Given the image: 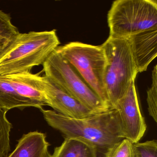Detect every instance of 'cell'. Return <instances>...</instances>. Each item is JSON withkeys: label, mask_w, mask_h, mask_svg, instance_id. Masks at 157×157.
<instances>
[{"label": "cell", "mask_w": 157, "mask_h": 157, "mask_svg": "<svg viewBox=\"0 0 157 157\" xmlns=\"http://www.w3.org/2000/svg\"><path fill=\"white\" fill-rule=\"evenodd\" d=\"M48 124L61 132L66 138L76 139L88 143L97 153L106 154L124 139L119 114L110 109L89 117L74 118L51 110L40 109Z\"/></svg>", "instance_id": "1"}, {"label": "cell", "mask_w": 157, "mask_h": 157, "mask_svg": "<svg viewBox=\"0 0 157 157\" xmlns=\"http://www.w3.org/2000/svg\"><path fill=\"white\" fill-rule=\"evenodd\" d=\"M60 44L56 30L20 33L0 57V76L30 72L43 65Z\"/></svg>", "instance_id": "2"}, {"label": "cell", "mask_w": 157, "mask_h": 157, "mask_svg": "<svg viewBox=\"0 0 157 157\" xmlns=\"http://www.w3.org/2000/svg\"><path fill=\"white\" fill-rule=\"evenodd\" d=\"M106 56L105 82L110 108L114 109L117 103L126 94L136 79L137 69L126 38L109 36L101 45Z\"/></svg>", "instance_id": "3"}, {"label": "cell", "mask_w": 157, "mask_h": 157, "mask_svg": "<svg viewBox=\"0 0 157 157\" xmlns=\"http://www.w3.org/2000/svg\"><path fill=\"white\" fill-rule=\"evenodd\" d=\"M109 36L126 38L157 28L156 0H117L107 14Z\"/></svg>", "instance_id": "4"}, {"label": "cell", "mask_w": 157, "mask_h": 157, "mask_svg": "<svg viewBox=\"0 0 157 157\" xmlns=\"http://www.w3.org/2000/svg\"><path fill=\"white\" fill-rule=\"evenodd\" d=\"M56 49L110 108L105 82L107 61L101 46L75 42L59 46Z\"/></svg>", "instance_id": "5"}, {"label": "cell", "mask_w": 157, "mask_h": 157, "mask_svg": "<svg viewBox=\"0 0 157 157\" xmlns=\"http://www.w3.org/2000/svg\"><path fill=\"white\" fill-rule=\"evenodd\" d=\"M43 66L46 77L86 108L96 113L112 109L101 101L56 49Z\"/></svg>", "instance_id": "6"}, {"label": "cell", "mask_w": 157, "mask_h": 157, "mask_svg": "<svg viewBox=\"0 0 157 157\" xmlns=\"http://www.w3.org/2000/svg\"><path fill=\"white\" fill-rule=\"evenodd\" d=\"M115 109L119 114L124 138L133 143L138 142L145 134L147 125L140 112L135 80L126 94L117 103Z\"/></svg>", "instance_id": "7"}, {"label": "cell", "mask_w": 157, "mask_h": 157, "mask_svg": "<svg viewBox=\"0 0 157 157\" xmlns=\"http://www.w3.org/2000/svg\"><path fill=\"white\" fill-rule=\"evenodd\" d=\"M43 89L48 105L57 113L74 118L89 117L98 113L83 106L45 75L42 76Z\"/></svg>", "instance_id": "8"}, {"label": "cell", "mask_w": 157, "mask_h": 157, "mask_svg": "<svg viewBox=\"0 0 157 157\" xmlns=\"http://www.w3.org/2000/svg\"><path fill=\"white\" fill-rule=\"evenodd\" d=\"M138 72L147 71L157 56V28L149 29L128 37Z\"/></svg>", "instance_id": "9"}, {"label": "cell", "mask_w": 157, "mask_h": 157, "mask_svg": "<svg viewBox=\"0 0 157 157\" xmlns=\"http://www.w3.org/2000/svg\"><path fill=\"white\" fill-rule=\"evenodd\" d=\"M5 76L20 95L36 104L39 109L48 105L43 91L42 76L39 73L24 72Z\"/></svg>", "instance_id": "10"}, {"label": "cell", "mask_w": 157, "mask_h": 157, "mask_svg": "<svg viewBox=\"0 0 157 157\" xmlns=\"http://www.w3.org/2000/svg\"><path fill=\"white\" fill-rule=\"evenodd\" d=\"M49 146L45 134L37 131L29 132L18 140L15 149L7 157H44Z\"/></svg>", "instance_id": "11"}, {"label": "cell", "mask_w": 157, "mask_h": 157, "mask_svg": "<svg viewBox=\"0 0 157 157\" xmlns=\"http://www.w3.org/2000/svg\"><path fill=\"white\" fill-rule=\"evenodd\" d=\"M27 107L39 109L36 104L20 95L5 76H0V108L8 112L14 108Z\"/></svg>", "instance_id": "12"}, {"label": "cell", "mask_w": 157, "mask_h": 157, "mask_svg": "<svg viewBox=\"0 0 157 157\" xmlns=\"http://www.w3.org/2000/svg\"><path fill=\"white\" fill-rule=\"evenodd\" d=\"M97 153L94 147L82 140L66 138L59 147L55 148L51 157H98Z\"/></svg>", "instance_id": "13"}, {"label": "cell", "mask_w": 157, "mask_h": 157, "mask_svg": "<svg viewBox=\"0 0 157 157\" xmlns=\"http://www.w3.org/2000/svg\"><path fill=\"white\" fill-rule=\"evenodd\" d=\"M18 28L9 14L0 10V57L10 46L19 34Z\"/></svg>", "instance_id": "14"}, {"label": "cell", "mask_w": 157, "mask_h": 157, "mask_svg": "<svg viewBox=\"0 0 157 157\" xmlns=\"http://www.w3.org/2000/svg\"><path fill=\"white\" fill-rule=\"evenodd\" d=\"M7 111L0 108V157H7L10 151V134L12 124L6 117Z\"/></svg>", "instance_id": "15"}, {"label": "cell", "mask_w": 157, "mask_h": 157, "mask_svg": "<svg viewBox=\"0 0 157 157\" xmlns=\"http://www.w3.org/2000/svg\"><path fill=\"white\" fill-rule=\"evenodd\" d=\"M151 86L147 91V101L149 114L157 122V67L155 65L152 71Z\"/></svg>", "instance_id": "16"}, {"label": "cell", "mask_w": 157, "mask_h": 157, "mask_svg": "<svg viewBox=\"0 0 157 157\" xmlns=\"http://www.w3.org/2000/svg\"><path fill=\"white\" fill-rule=\"evenodd\" d=\"M105 157H136L134 143L127 139H124L111 148Z\"/></svg>", "instance_id": "17"}, {"label": "cell", "mask_w": 157, "mask_h": 157, "mask_svg": "<svg viewBox=\"0 0 157 157\" xmlns=\"http://www.w3.org/2000/svg\"><path fill=\"white\" fill-rule=\"evenodd\" d=\"M136 157H157V140L134 143Z\"/></svg>", "instance_id": "18"}, {"label": "cell", "mask_w": 157, "mask_h": 157, "mask_svg": "<svg viewBox=\"0 0 157 157\" xmlns=\"http://www.w3.org/2000/svg\"><path fill=\"white\" fill-rule=\"evenodd\" d=\"M44 157H51V155L49 153L48 151L46 152Z\"/></svg>", "instance_id": "19"}]
</instances>
